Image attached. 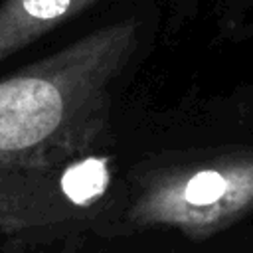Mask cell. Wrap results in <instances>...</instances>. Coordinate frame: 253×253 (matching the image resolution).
<instances>
[{
	"instance_id": "5",
	"label": "cell",
	"mask_w": 253,
	"mask_h": 253,
	"mask_svg": "<svg viewBox=\"0 0 253 253\" xmlns=\"http://www.w3.org/2000/svg\"><path fill=\"white\" fill-rule=\"evenodd\" d=\"M225 16H229V30L247 32L253 30V0H223Z\"/></svg>"
},
{
	"instance_id": "2",
	"label": "cell",
	"mask_w": 253,
	"mask_h": 253,
	"mask_svg": "<svg viewBox=\"0 0 253 253\" xmlns=\"http://www.w3.org/2000/svg\"><path fill=\"white\" fill-rule=\"evenodd\" d=\"M253 213V146L162 156L130 176L119 221L210 239Z\"/></svg>"
},
{
	"instance_id": "4",
	"label": "cell",
	"mask_w": 253,
	"mask_h": 253,
	"mask_svg": "<svg viewBox=\"0 0 253 253\" xmlns=\"http://www.w3.org/2000/svg\"><path fill=\"white\" fill-rule=\"evenodd\" d=\"M97 2L99 0H4L0 4V61Z\"/></svg>"
},
{
	"instance_id": "3",
	"label": "cell",
	"mask_w": 253,
	"mask_h": 253,
	"mask_svg": "<svg viewBox=\"0 0 253 253\" xmlns=\"http://www.w3.org/2000/svg\"><path fill=\"white\" fill-rule=\"evenodd\" d=\"M111 162L99 152L57 168L0 166V233L36 237L95 221L111 192Z\"/></svg>"
},
{
	"instance_id": "1",
	"label": "cell",
	"mask_w": 253,
	"mask_h": 253,
	"mask_svg": "<svg viewBox=\"0 0 253 253\" xmlns=\"http://www.w3.org/2000/svg\"><path fill=\"white\" fill-rule=\"evenodd\" d=\"M148 18L128 14L0 79V166L57 168L111 146L117 87Z\"/></svg>"
}]
</instances>
